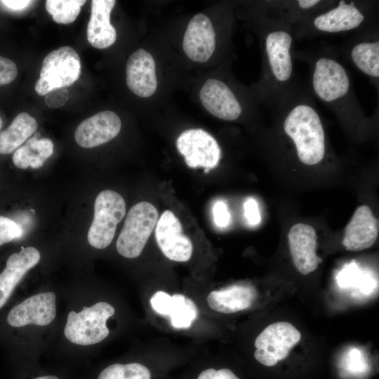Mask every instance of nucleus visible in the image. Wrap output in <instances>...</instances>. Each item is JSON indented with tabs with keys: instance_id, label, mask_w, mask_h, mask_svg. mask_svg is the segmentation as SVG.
<instances>
[{
	"instance_id": "nucleus-1",
	"label": "nucleus",
	"mask_w": 379,
	"mask_h": 379,
	"mask_svg": "<svg viewBox=\"0 0 379 379\" xmlns=\"http://www.w3.org/2000/svg\"><path fill=\"white\" fill-rule=\"evenodd\" d=\"M263 37V82L268 105H274L293 85L292 24L269 15Z\"/></svg>"
},
{
	"instance_id": "nucleus-2",
	"label": "nucleus",
	"mask_w": 379,
	"mask_h": 379,
	"mask_svg": "<svg viewBox=\"0 0 379 379\" xmlns=\"http://www.w3.org/2000/svg\"><path fill=\"white\" fill-rule=\"evenodd\" d=\"M311 89L316 98L338 114L361 112L350 75L330 54L317 55L312 62Z\"/></svg>"
},
{
	"instance_id": "nucleus-3",
	"label": "nucleus",
	"mask_w": 379,
	"mask_h": 379,
	"mask_svg": "<svg viewBox=\"0 0 379 379\" xmlns=\"http://www.w3.org/2000/svg\"><path fill=\"white\" fill-rule=\"evenodd\" d=\"M115 312L114 307L106 302H98L84 307L79 312L71 311L64 328L66 338L79 345H91L105 339L109 330L107 320Z\"/></svg>"
},
{
	"instance_id": "nucleus-4",
	"label": "nucleus",
	"mask_w": 379,
	"mask_h": 379,
	"mask_svg": "<svg viewBox=\"0 0 379 379\" xmlns=\"http://www.w3.org/2000/svg\"><path fill=\"white\" fill-rule=\"evenodd\" d=\"M79 55L70 46H62L49 53L44 59L35 91L46 95L50 91L72 85L81 75Z\"/></svg>"
},
{
	"instance_id": "nucleus-5",
	"label": "nucleus",
	"mask_w": 379,
	"mask_h": 379,
	"mask_svg": "<svg viewBox=\"0 0 379 379\" xmlns=\"http://www.w3.org/2000/svg\"><path fill=\"white\" fill-rule=\"evenodd\" d=\"M158 221L154 206L141 201L128 211L123 229L117 241V250L123 257H138Z\"/></svg>"
},
{
	"instance_id": "nucleus-6",
	"label": "nucleus",
	"mask_w": 379,
	"mask_h": 379,
	"mask_svg": "<svg viewBox=\"0 0 379 379\" xmlns=\"http://www.w3.org/2000/svg\"><path fill=\"white\" fill-rule=\"evenodd\" d=\"M125 214V201L119 193L110 190L100 192L95 201L94 217L87 235L90 245L98 249L107 247Z\"/></svg>"
},
{
	"instance_id": "nucleus-7",
	"label": "nucleus",
	"mask_w": 379,
	"mask_h": 379,
	"mask_svg": "<svg viewBox=\"0 0 379 379\" xmlns=\"http://www.w3.org/2000/svg\"><path fill=\"white\" fill-rule=\"evenodd\" d=\"M301 337L300 332L289 322L271 324L255 338L254 357L264 366H273L288 357Z\"/></svg>"
},
{
	"instance_id": "nucleus-8",
	"label": "nucleus",
	"mask_w": 379,
	"mask_h": 379,
	"mask_svg": "<svg viewBox=\"0 0 379 379\" xmlns=\"http://www.w3.org/2000/svg\"><path fill=\"white\" fill-rule=\"evenodd\" d=\"M176 146L190 168H204L206 172L218 164L221 155L219 145L211 134L201 128L182 133Z\"/></svg>"
},
{
	"instance_id": "nucleus-9",
	"label": "nucleus",
	"mask_w": 379,
	"mask_h": 379,
	"mask_svg": "<svg viewBox=\"0 0 379 379\" xmlns=\"http://www.w3.org/2000/svg\"><path fill=\"white\" fill-rule=\"evenodd\" d=\"M155 237L159 247L168 259L186 262L192 256V243L182 232V225L174 213L165 211L156 225Z\"/></svg>"
},
{
	"instance_id": "nucleus-10",
	"label": "nucleus",
	"mask_w": 379,
	"mask_h": 379,
	"mask_svg": "<svg viewBox=\"0 0 379 379\" xmlns=\"http://www.w3.org/2000/svg\"><path fill=\"white\" fill-rule=\"evenodd\" d=\"M55 299L53 292L30 296L12 308L8 314L7 321L13 327L29 324L48 325L56 316Z\"/></svg>"
},
{
	"instance_id": "nucleus-11",
	"label": "nucleus",
	"mask_w": 379,
	"mask_h": 379,
	"mask_svg": "<svg viewBox=\"0 0 379 379\" xmlns=\"http://www.w3.org/2000/svg\"><path fill=\"white\" fill-rule=\"evenodd\" d=\"M121 128V119L115 112L102 111L80 123L76 128L74 138L82 147H95L114 138Z\"/></svg>"
},
{
	"instance_id": "nucleus-12",
	"label": "nucleus",
	"mask_w": 379,
	"mask_h": 379,
	"mask_svg": "<svg viewBox=\"0 0 379 379\" xmlns=\"http://www.w3.org/2000/svg\"><path fill=\"white\" fill-rule=\"evenodd\" d=\"M199 98L204 108L220 119L234 121L242 113L239 100L230 87L222 81L208 79L200 90Z\"/></svg>"
},
{
	"instance_id": "nucleus-13",
	"label": "nucleus",
	"mask_w": 379,
	"mask_h": 379,
	"mask_svg": "<svg viewBox=\"0 0 379 379\" xmlns=\"http://www.w3.org/2000/svg\"><path fill=\"white\" fill-rule=\"evenodd\" d=\"M366 20L365 13L356 3L340 1L336 6L312 16L311 24L316 31L338 33L358 29Z\"/></svg>"
},
{
	"instance_id": "nucleus-14",
	"label": "nucleus",
	"mask_w": 379,
	"mask_h": 379,
	"mask_svg": "<svg viewBox=\"0 0 379 379\" xmlns=\"http://www.w3.org/2000/svg\"><path fill=\"white\" fill-rule=\"evenodd\" d=\"M215 32L211 20L203 13L190 21L183 38V50L190 59L205 62L215 49Z\"/></svg>"
},
{
	"instance_id": "nucleus-15",
	"label": "nucleus",
	"mask_w": 379,
	"mask_h": 379,
	"mask_svg": "<svg viewBox=\"0 0 379 379\" xmlns=\"http://www.w3.org/2000/svg\"><path fill=\"white\" fill-rule=\"evenodd\" d=\"M288 245L293 264L304 275L314 272L321 259L316 254L317 237L313 227L297 223L288 234Z\"/></svg>"
},
{
	"instance_id": "nucleus-16",
	"label": "nucleus",
	"mask_w": 379,
	"mask_h": 379,
	"mask_svg": "<svg viewBox=\"0 0 379 379\" xmlns=\"http://www.w3.org/2000/svg\"><path fill=\"white\" fill-rule=\"evenodd\" d=\"M126 84L132 93L141 98L150 97L157 90L155 62L143 48L136 50L128 59Z\"/></svg>"
},
{
	"instance_id": "nucleus-17",
	"label": "nucleus",
	"mask_w": 379,
	"mask_h": 379,
	"mask_svg": "<svg viewBox=\"0 0 379 379\" xmlns=\"http://www.w3.org/2000/svg\"><path fill=\"white\" fill-rule=\"evenodd\" d=\"M378 220L366 205L358 207L347 225L343 244L347 251H359L372 246L378 235Z\"/></svg>"
},
{
	"instance_id": "nucleus-18",
	"label": "nucleus",
	"mask_w": 379,
	"mask_h": 379,
	"mask_svg": "<svg viewBox=\"0 0 379 379\" xmlns=\"http://www.w3.org/2000/svg\"><path fill=\"white\" fill-rule=\"evenodd\" d=\"M149 302L157 313L170 317L171 325L175 328L190 327L198 314L194 302L182 294L170 295L159 291L151 297Z\"/></svg>"
},
{
	"instance_id": "nucleus-19",
	"label": "nucleus",
	"mask_w": 379,
	"mask_h": 379,
	"mask_svg": "<svg viewBox=\"0 0 379 379\" xmlns=\"http://www.w3.org/2000/svg\"><path fill=\"white\" fill-rule=\"evenodd\" d=\"M40 258L39 251L32 246L22 247L19 252L9 256L4 270L0 274V308L7 302L25 274L39 262Z\"/></svg>"
},
{
	"instance_id": "nucleus-20",
	"label": "nucleus",
	"mask_w": 379,
	"mask_h": 379,
	"mask_svg": "<svg viewBox=\"0 0 379 379\" xmlns=\"http://www.w3.org/2000/svg\"><path fill=\"white\" fill-rule=\"evenodd\" d=\"M115 0H93L91 17L87 26V39L94 48L111 46L117 39L115 28L110 23V14Z\"/></svg>"
},
{
	"instance_id": "nucleus-21",
	"label": "nucleus",
	"mask_w": 379,
	"mask_h": 379,
	"mask_svg": "<svg viewBox=\"0 0 379 379\" xmlns=\"http://www.w3.org/2000/svg\"><path fill=\"white\" fill-rule=\"evenodd\" d=\"M257 293L247 284H234L211 291L207 297L210 308L222 314H232L249 308Z\"/></svg>"
},
{
	"instance_id": "nucleus-22",
	"label": "nucleus",
	"mask_w": 379,
	"mask_h": 379,
	"mask_svg": "<svg viewBox=\"0 0 379 379\" xmlns=\"http://www.w3.org/2000/svg\"><path fill=\"white\" fill-rule=\"evenodd\" d=\"M53 142L49 138L39 139L34 136L27 143L17 149L12 157L14 165L19 168L29 167L41 168L47 159L53 153Z\"/></svg>"
},
{
	"instance_id": "nucleus-23",
	"label": "nucleus",
	"mask_w": 379,
	"mask_h": 379,
	"mask_svg": "<svg viewBox=\"0 0 379 379\" xmlns=\"http://www.w3.org/2000/svg\"><path fill=\"white\" fill-rule=\"evenodd\" d=\"M34 117L27 112L18 114L11 125L0 133V154H9L20 147L37 129Z\"/></svg>"
},
{
	"instance_id": "nucleus-24",
	"label": "nucleus",
	"mask_w": 379,
	"mask_h": 379,
	"mask_svg": "<svg viewBox=\"0 0 379 379\" xmlns=\"http://www.w3.org/2000/svg\"><path fill=\"white\" fill-rule=\"evenodd\" d=\"M350 56L353 64L366 76L374 79L379 77V41L368 38L354 44Z\"/></svg>"
},
{
	"instance_id": "nucleus-25",
	"label": "nucleus",
	"mask_w": 379,
	"mask_h": 379,
	"mask_svg": "<svg viewBox=\"0 0 379 379\" xmlns=\"http://www.w3.org/2000/svg\"><path fill=\"white\" fill-rule=\"evenodd\" d=\"M85 3V0H48L45 6L53 21L59 24H69L77 19Z\"/></svg>"
},
{
	"instance_id": "nucleus-26",
	"label": "nucleus",
	"mask_w": 379,
	"mask_h": 379,
	"mask_svg": "<svg viewBox=\"0 0 379 379\" xmlns=\"http://www.w3.org/2000/svg\"><path fill=\"white\" fill-rule=\"evenodd\" d=\"M98 379H151V373L139 363L114 364L103 369Z\"/></svg>"
},
{
	"instance_id": "nucleus-27",
	"label": "nucleus",
	"mask_w": 379,
	"mask_h": 379,
	"mask_svg": "<svg viewBox=\"0 0 379 379\" xmlns=\"http://www.w3.org/2000/svg\"><path fill=\"white\" fill-rule=\"evenodd\" d=\"M20 227L13 220L0 215V246L22 235Z\"/></svg>"
},
{
	"instance_id": "nucleus-28",
	"label": "nucleus",
	"mask_w": 379,
	"mask_h": 379,
	"mask_svg": "<svg viewBox=\"0 0 379 379\" xmlns=\"http://www.w3.org/2000/svg\"><path fill=\"white\" fill-rule=\"evenodd\" d=\"M18 74L15 63L0 55V86L12 82Z\"/></svg>"
},
{
	"instance_id": "nucleus-29",
	"label": "nucleus",
	"mask_w": 379,
	"mask_h": 379,
	"mask_svg": "<svg viewBox=\"0 0 379 379\" xmlns=\"http://www.w3.org/2000/svg\"><path fill=\"white\" fill-rule=\"evenodd\" d=\"M213 219L219 227H227L231 220V216L227 204L222 201H217L213 208Z\"/></svg>"
},
{
	"instance_id": "nucleus-30",
	"label": "nucleus",
	"mask_w": 379,
	"mask_h": 379,
	"mask_svg": "<svg viewBox=\"0 0 379 379\" xmlns=\"http://www.w3.org/2000/svg\"><path fill=\"white\" fill-rule=\"evenodd\" d=\"M69 95V91L67 88H57L46 95L45 102L51 108L60 107L65 104Z\"/></svg>"
},
{
	"instance_id": "nucleus-31",
	"label": "nucleus",
	"mask_w": 379,
	"mask_h": 379,
	"mask_svg": "<svg viewBox=\"0 0 379 379\" xmlns=\"http://www.w3.org/2000/svg\"><path fill=\"white\" fill-rule=\"evenodd\" d=\"M244 215L248 223L255 226L260 222V214L257 201L253 198H248L244 205Z\"/></svg>"
},
{
	"instance_id": "nucleus-32",
	"label": "nucleus",
	"mask_w": 379,
	"mask_h": 379,
	"mask_svg": "<svg viewBox=\"0 0 379 379\" xmlns=\"http://www.w3.org/2000/svg\"><path fill=\"white\" fill-rule=\"evenodd\" d=\"M197 379H239L231 370L208 368L203 371Z\"/></svg>"
},
{
	"instance_id": "nucleus-33",
	"label": "nucleus",
	"mask_w": 379,
	"mask_h": 379,
	"mask_svg": "<svg viewBox=\"0 0 379 379\" xmlns=\"http://www.w3.org/2000/svg\"><path fill=\"white\" fill-rule=\"evenodd\" d=\"M0 3L9 10L19 11L25 9L33 1L27 0H3L0 1Z\"/></svg>"
},
{
	"instance_id": "nucleus-34",
	"label": "nucleus",
	"mask_w": 379,
	"mask_h": 379,
	"mask_svg": "<svg viewBox=\"0 0 379 379\" xmlns=\"http://www.w3.org/2000/svg\"><path fill=\"white\" fill-rule=\"evenodd\" d=\"M34 379H59V378L55 375H45V376H40Z\"/></svg>"
},
{
	"instance_id": "nucleus-35",
	"label": "nucleus",
	"mask_w": 379,
	"mask_h": 379,
	"mask_svg": "<svg viewBox=\"0 0 379 379\" xmlns=\"http://www.w3.org/2000/svg\"><path fill=\"white\" fill-rule=\"evenodd\" d=\"M1 125H2V120H1V117H0V128H1Z\"/></svg>"
}]
</instances>
